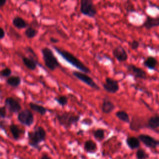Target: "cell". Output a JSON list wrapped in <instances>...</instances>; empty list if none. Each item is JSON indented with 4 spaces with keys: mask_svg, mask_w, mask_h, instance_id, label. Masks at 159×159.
Instances as JSON below:
<instances>
[{
    "mask_svg": "<svg viewBox=\"0 0 159 159\" xmlns=\"http://www.w3.org/2000/svg\"><path fill=\"white\" fill-rule=\"evenodd\" d=\"M57 119L61 125L68 129L79 122L80 116L75 115L70 112H65L62 114L57 115Z\"/></svg>",
    "mask_w": 159,
    "mask_h": 159,
    "instance_id": "277c9868",
    "label": "cell"
},
{
    "mask_svg": "<svg viewBox=\"0 0 159 159\" xmlns=\"http://www.w3.org/2000/svg\"><path fill=\"white\" fill-rule=\"evenodd\" d=\"M94 137L98 141H101L104 139L105 132L102 129H98L93 132Z\"/></svg>",
    "mask_w": 159,
    "mask_h": 159,
    "instance_id": "484cf974",
    "label": "cell"
},
{
    "mask_svg": "<svg viewBox=\"0 0 159 159\" xmlns=\"http://www.w3.org/2000/svg\"><path fill=\"white\" fill-rule=\"evenodd\" d=\"M142 26L147 30L159 27V16L153 17L150 16H147L142 24Z\"/></svg>",
    "mask_w": 159,
    "mask_h": 159,
    "instance_id": "5bb4252c",
    "label": "cell"
},
{
    "mask_svg": "<svg viewBox=\"0 0 159 159\" xmlns=\"http://www.w3.org/2000/svg\"><path fill=\"white\" fill-rule=\"evenodd\" d=\"M104 89L109 93L115 94L119 90V81L110 77H107L105 79V83L102 84Z\"/></svg>",
    "mask_w": 159,
    "mask_h": 159,
    "instance_id": "ba28073f",
    "label": "cell"
},
{
    "mask_svg": "<svg viewBox=\"0 0 159 159\" xmlns=\"http://www.w3.org/2000/svg\"><path fill=\"white\" fill-rule=\"evenodd\" d=\"M136 157L138 159H146L148 158V154L142 148H139L136 152Z\"/></svg>",
    "mask_w": 159,
    "mask_h": 159,
    "instance_id": "f546056e",
    "label": "cell"
},
{
    "mask_svg": "<svg viewBox=\"0 0 159 159\" xmlns=\"http://www.w3.org/2000/svg\"><path fill=\"white\" fill-rule=\"evenodd\" d=\"M41 52L44 64L50 71H54L60 66V63L50 48L44 47Z\"/></svg>",
    "mask_w": 159,
    "mask_h": 159,
    "instance_id": "3957f363",
    "label": "cell"
},
{
    "mask_svg": "<svg viewBox=\"0 0 159 159\" xmlns=\"http://www.w3.org/2000/svg\"><path fill=\"white\" fill-rule=\"evenodd\" d=\"M9 130L15 140H18L20 138L22 134V130L17 125L14 124H11L9 126Z\"/></svg>",
    "mask_w": 159,
    "mask_h": 159,
    "instance_id": "603a6c76",
    "label": "cell"
},
{
    "mask_svg": "<svg viewBox=\"0 0 159 159\" xmlns=\"http://www.w3.org/2000/svg\"><path fill=\"white\" fill-rule=\"evenodd\" d=\"M40 159H52V158L47 153H43Z\"/></svg>",
    "mask_w": 159,
    "mask_h": 159,
    "instance_id": "d590c367",
    "label": "cell"
},
{
    "mask_svg": "<svg viewBox=\"0 0 159 159\" xmlns=\"http://www.w3.org/2000/svg\"><path fill=\"white\" fill-rule=\"evenodd\" d=\"M5 37V32L4 30L0 27V39H4Z\"/></svg>",
    "mask_w": 159,
    "mask_h": 159,
    "instance_id": "e575fe53",
    "label": "cell"
},
{
    "mask_svg": "<svg viewBox=\"0 0 159 159\" xmlns=\"http://www.w3.org/2000/svg\"><path fill=\"white\" fill-rule=\"evenodd\" d=\"M12 73V71L9 68H5L0 71V76L2 77H9Z\"/></svg>",
    "mask_w": 159,
    "mask_h": 159,
    "instance_id": "4dcf8cb0",
    "label": "cell"
},
{
    "mask_svg": "<svg viewBox=\"0 0 159 159\" xmlns=\"http://www.w3.org/2000/svg\"><path fill=\"white\" fill-rule=\"evenodd\" d=\"M6 83L8 85L16 88L19 86L21 83V78L18 76H10L6 80Z\"/></svg>",
    "mask_w": 159,
    "mask_h": 159,
    "instance_id": "cb8c5ba5",
    "label": "cell"
},
{
    "mask_svg": "<svg viewBox=\"0 0 159 159\" xmlns=\"http://www.w3.org/2000/svg\"><path fill=\"white\" fill-rule=\"evenodd\" d=\"M46 136L47 133L43 127H36L34 130L28 132V143L32 147L38 149L40 143L45 140Z\"/></svg>",
    "mask_w": 159,
    "mask_h": 159,
    "instance_id": "7a4b0ae2",
    "label": "cell"
},
{
    "mask_svg": "<svg viewBox=\"0 0 159 159\" xmlns=\"http://www.w3.org/2000/svg\"><path fill=\"white\" fill-rule=\"evenodd\" d=\"M29 106L31 110L39 113L42 116H44L47 112V109L45 107H43V106L39 105L38 104H36L35 102H30Z\"/></svg>",
    "mask_w": 159,
    "mask_h": 159,
    "instance_id": "7402d4cb",
    "label": "cell"
},
{
    "mask_svg": "<svg viewBox=\"0 0 159 159\" xmlns=\"http://www.w3.org/2000/svg\"><path fill=\"white\" fill-rule=\"evenodd\" d=\"M80 12L84 16L93 18L97 14V9L91 0L80 1Z\"/></svg>",
    "mask_w": 159,
    "mask_h": 159,
    "instance_id": "5b68a950",
    "label": "cell"
},
{
    "mask_svg": "<svg viewBox=\"0 0 159 159\" xmlns=\"http://www.w3.org/2000/svg\"><path fill=\"white\" fill-rule=\"evenodd\" d=\"M7 109L5 106L0 107V119H4L6 117Z\"/></svg>",
    "mask_w": 159,
    "mask_h": 159,
    "instance_id": "d6a6232c",
    "label": "cell"
},
{
    "mask_svg": "<svg viewBox=\"0 0 159 159\" xmlns=\"http://www.w3.org/2000/svg\"><path fill=\"white\" fill-rule=\"evenodd\" d=\"M53 48L65 60V61H66L68 63H69L76 69L80 70L81 72L86 74L91 73L90 69L71 53L66 50L60 49L56 46H53Z\"/></svg>",
    "mask_w": 159,
    "mask_h": 159,
    "instance_id": "6da1fadb",
    "label": "cell"
},
{
    "mask_svg": "<svg viewBox=\"0 0 159 159\" xmlns=\"http://www.w3.org/2000/svg\"><path fill=\"white\" fill-rule=\"evenodd\" d=\"M4 104L6 109L12 113L19 112L22 109V107L19 101L12 97H7L5 99Z\"/></svg>",
    "mask_w": 159,
    "mask_h": 159,
    "instance_id": "30bf717a",
    "label": "cell"
},
{
    "mask_svg": "<svg viewBox=\"0 0 159 159\" xmlns=\"http://www.w3.org/2000/svg\"><path fill=\"white\" fill-rule=\"evenodd\" d=\"M17 120L22 125L30 127L34 122V116L30 109H25L21 110L17 115Z\"/></svg>",
    "mask_w": 159,
    "mask_h": 159,
    "instance_id": "8992f818",
    "label": "cell"
},
{
    "mask_svg": "<svg viewBox=\"0 0 159 159\" xmlns=\"http://www.w3.org/2000/svg\"><path fill=\"white\" fill-rule=\"evenodd\" d=\"M81 123L83 124H85V125H91L93 124V120L90 118H84L81 121Z\"/></svg>",
    "mask_w": 159,
    "mask_h": 159,
    "instance_id": "836d02e7",
    "label": "cell"
},
{
    "mask_svg": "<svg viewBox=\"0 0 159 159\" xmlns=\"http://www.w3.org/2000/svg\"><path fill=\"white\" fill-rule=\"evenodd\" d=\"M126 143L127 146L130 148V149H136L139 148L140 145V142L139 140L138 137H135L134 136L131 137H128L126 139Z\"/></svg>",
    "mask_w": 159,
    "mask_h": 159,
    "instance_id": "d6986e66",
    "label": "cell"
},
{
    "mask_svg": "<svg viewBox=\"0 0 159 159\" xmlns=\"http://www.w3.org/2000/svg\"><path fill=\"white\" fill-rule=\"evenodd\" d=\"M84 149L86 152L89 153H95L98 149L97 144L92 140H88L84 142Z\"/></svg>",
    "mask_w": 159,
    "mask_h": 159,
    "instance_id": "ffe728a7",
    "label": "cell"
},
{
    "mask_svg": "<svg viewBox=\"0 0 159 159\" xmlns=\"http://www.w3.org/2000/svg\"><path fill=\"white\" fill-rule=\"evenodd\" d=\"M7 2L6 0H0V7L4 6Z\"/></svg>",
    "mask_w": 159,
    "mask_h": 159,
    "instance_id": "74e56055",
    "label": "cell"
},
{
    "mask_svg": "<svg viewBox=\"0 0 159 159\" xmlns=\"http://www.w3.org/2000/svg\"><path fill=\"white\" fill-rule=\"evenodd\" d=\"M127 70L135 78L146 80L147 78V73L142 68L135 66L134 64H129L126 66Z\"/></svg>",
    "mask_w": 159,
    "mask_h": 159,
    "instance_id": "9c48e42d",
    "label": "cell"
},
{
    "mask_svg": "<svg viewBox=\"0 0 159 159\" xmlns=\"http://www.w3.org/2000/svg\"><path fill=\"white\" fill-rule=\"evenodd\" d=\"M50 42H52V43H57L59 42V40L56 39V38H54V37H50Z\"/></svg>",
    "mask_w": 159,
    "mask_h": 159,
    "instance_id": "8d00e7d4",
    "label": "cell"
},
{
    "mask_svg": "<svg viewBox=\"0 0 159 159\" xmlns=\"http://www.w3.org/2000/svg\"><path fill=\"white\" fill-rule=\"evenodd\" d=\"M147 128L155 130L159 128V115L155 114L150 116L147 120Z\"/></svg>",
    "mask_w": 159,
    "mask_h": 159,
    "instance_id": "2e32d148",
    "label": "cell"
},
{
    "mask_svg": "<svg viewBox=\"0 0 159 159\" xmlns=\"http://www.w3.org/2000/svg\"><path fill=\"white\" fill-rule=\"evenodd\" d=\"M116 106L112 101L108 98H104L101 104V111L104 114H110L115 109Z\"/></svg>",
    "mask_w": 159,
    "mask_h": 159,
    "instance_id": "9a60e30c",
    "label": "cell"
},
{
    "mask_svg": "<svg viewBox=\"0 0 159 159\" xmlns=\"http://www.w3.org/2000/svg\"><path fill=\"white\" fill-rule=\"evenodd\" d=\"M1 95H0V99H1Z\"/></svg>",
    "mask_w": 159,
    "mask_h": 159,
    "instance_id": "f35d334b",
    "label": "cell"
},
{
    "mask_svg": "<svg viewBox=\"0 0 159 159\" xmlns=\"http://www.w3.org/2000/svg\"><path fill=\"white\" fill-rule=\"evenodd\" d=\"M138 139L146 147L151 148H155L159 145V140L149 135L142 134L138 136Z\"/></svg>",
    "mask_w": 159,
    "mask_h": 159,
    "instance_id": "7c38bea8",
    "label": "cell"
},
{
    "mask_svg": "<svg viewBox=\"0 0 159 159\" xmlns=\"http://www.w3.org/2000/svg\"><path fill=\"white\" fill-rule=\"evenodd\" d=\"M72 75L78 79L80 81H82L83 83L87 84L90 88L95 89V90H99L100 88L97 84V83L93 80L92 78H91L89 75H88L86 73L78 71H73L72 72Z\"/></svg>",
    "mask_w": 159,
    "mask_h": 159,
    "instance_id": "52a82bcc",
    "label": "cell"
},
{
    "mask_svg": "<svg viewBox=\"0 0 159 159\" xmlns=\"http://www.w3.org/2000/svg\"><path fill=\"white\" fill-rule=\"evenodd\" d=\"M55 100L61 106H65L68 104V98L66 96H60L55 98Z\"/></svg>",
    "mask_w": 159,
    "mask_h": 159,
    "instance_id": "f1b7e54d",
    "label": "cell"
},
{
    "mask_svg": "<svg viewBox=\"0 0 159 159\" xmlns=\"http://www.w3.org/2000/svg\"><path fill=\"white\" fill-rule=\"evenodd\" d=\"M129 46L132 50H135L139 48V47L140 46V43L138 40L134 39L132 42H130L129 43Z\"/></svg>",
    "mask_w": 159,
    "mask_h": 159,
    "instance_id": "1f68e13d",
    "label": "cell"
},
{
    "mask_svg": "<svg viewBox=\"0 0 159 159\" xmlns=\"http://www.w3.org/2000/svg\"><path fill=\"white\" fill-rule=\"evenodd\" d=\"M144 127H147V121L145 122L143 117L137 116H132L129 123V128L130 130L138 131Z\"/></svg>",
    "mask_w": 159,
    "mask_h": 159,
    "instance_id": "8fae6325",
    "label": "cell"
},
{
    "mask_svg": "<svg viewBox=\"0 0 159 159\" xmlns=\"http://www.w3.org/2000/svg\"><path fill=\"white\" fill-rule=\"evenodd\" d=\"M12 23L14 27L19 29L27 28L29 25L28 23L23 18L19 16L14 17L12 20Z\"/></svg>",
    "mask_w": 159,
    "mask_h": 159,
    "instance_id": "ac0fdd59",
    "label": "cell"
},
{
    "mask_svg": "<svg viewBox=\"0 0 159 159\" xmlns=\"http://www.w3.org/2000/svg\"><path fill=\"white\" fill-rule=\"evenodd\" d=\"M158 65V60L157 59L152 56H149L147 57L143 62V65L148 68L149 70H155L156 66Z\"/></svg>",
    "mask_w": 159,
    "mask_h": 159,
    "instance_id": "e0dca14e",
    "label": "cell"
},
{
    "mask_svg": "<svg viewBox=\"0 0 159 159\" xmlns=\"http://www.w3.org/2000/svg\"><path fill=\"white\" fill-rule=\"evenodd\" d=\"M114 58L119 62H124L128 59V55L125 48L119 45L116 47L112 51Z\"/></svg>",
    "mask_w": 159,
    "mask_h": 159,
    "instance_id": "4fadbf2b",
    "label": "cell"
},
{
    "mask_svg": "<svg viewBox=\"0 0 159 159\" xmlns=\"http://www.w3.org/2000/svg\"><path fill=\"white\" fill-rule=\"evenodd\" d=\"M124 7L125 9V11L128 13H131V12H135V9L134 6V4L130 2V1H125L124 3Z\"/></svg>",
    "mask_w": 159,
    "mask_h": 159,
    "instance_id": "83f0119b",
    "label": "cell"
},
{
    "mask_svg": "<svg viewBox=\"0 0 159 159\" xmlns=\"http://www.w3.org/2000/svg\"><path fill=\"white\" fill-rule=\"evenodd\" d=\"M22 62L24 65L30 70H34L37 66V63L34 58L27 57H22Z\"/></svg>",
    "mask_w": 159,
    "mask_h": 159,
    "instance_id": "44dd1931",
    "label": "cell"
},
{
    "mask_svg": "<svg viewBox=\"0 0 159 159\" xmlns=\"http://www.w3.org/2000/svg\"><path fill=\"white\" fill-rule=\"evenodd\" d=\"M37 33L38 31L32 27H29L25 30V35L28 39L34 38L37 35Z\"/></svg>",
    "mask_w": 159,
    "mask_h": 159,
    "instance_id": "4316f807",
    "label": "cell"
},
{
    "mask_svg": "<svg viewBox=\"0 0 159 159\" xmlns=\"http://www.w3.org/2000/svg\"><path fill=\"white\" fill-rule=\"evenodd\" d=\"M115 115L120 120L125 123H130V119L129 114L125 111H118L116 112Z\"/></svg>",
    "mask_w": 159,
    "mask_h": 159,
    "instance_id": "d4e9b609",
    "label": "cell"
}]
</instances>
